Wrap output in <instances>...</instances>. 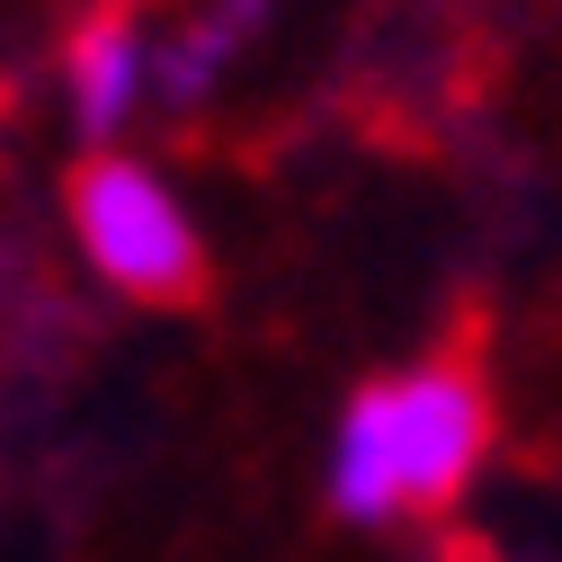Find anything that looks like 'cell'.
<instances>
[{
    "label": "cell",
    "instance_id": "6da1fadb",
    "mask_svg": "<svg viewBox=\"0 0 562 562\" xmlns=\"http://www.w3.org/2000/svg\"><path fill=\"white\" fill-rule=\"evenodd\" d=\"M491 456V393L464 358H419L339 411L330 438V509L348 527H393V518H438L464 501V482Z\"/></svg>",
    "mask_w": 562,
    "mask_h": 562
},
{
    "label": "cell",
    "instance_id": "7a4b0ae2",
    "mask_svg": "<svg viewBox=\"0 0 562 562\" xmlns=\"http://www.w3.org/2000/svg\"><path fill=\"white\" fill-rule=\"evenodd\" d=\"M72 241L134 304L179 313V304L205 295V241L188 224L179 188L144 161H125V153H99V161L72 170Z\"/></svg>",
    "mask_w": 562,
    "mask_h": 562
},
{
    "label": "cell",
    "instance_id": "3957f363",
    "mask_svg": "<svg viewBox=\"0 0 562 562\" xmlns=\"http://www.w3.org/2000/svg\"><path fill=\"white\" fill-rule=\"evenodd\" d=\"M144 81H153V45L134 36V19H90L72 36V116L90 134H116L144 99Z\"/></svg>",
    "mask_w": 562,
    "mask_h": 562
}]
</instances>
